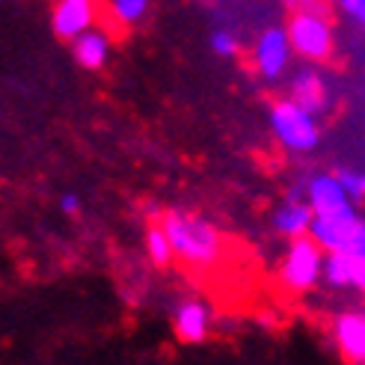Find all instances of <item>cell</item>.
<instances>
[{
	"label": "cell",
	"instance_id": "cell-1",
	"mask_svg": "<svg viewBox=\"0 0 365 365\" xmlns=\"http://www.w3.org/2000/svg\"><path fill=\"white\" fill-rule=\"evenodd\" d=\"M160 226L173 244V255L190 270H211L223 262L226 238L208 217L185 208H167L160 214Z\"/></svg>",
	"mask_w": 365,
	"mask_h": 365
},
{
	"label": "cell",
	"instance_id": "cell-2",
	"mask_svg": "<svg viewBox=\"0 0 365 365\" xmlns=\"http://www.w3.org/2000/svg\"><path fill=\"white\" fill-rule=\"evenodd\" d=\"M309 238L324 252H344V255H365V220L356 208H341L333 214H312Z\"/></svg>",
	"mask_w": 365,
	"mask_h": 365
},
{
	"label": "cell",
	"instance_id": "cell-3",
	"mask_svg": "<svg viewBox=\"0 0 365 365\" xmlns=\"http://www.w3.org/2000/svg\"><path fill=\"white\" fill-rule=\"evenodd\" d=\"M321 267H324V250L309 235H300V238L288 241L277 277L288 294H309L321 282Z\"/></svg>",
	"mask_w": 365,
	"mask_h": 365
},
{
	"label": "cell",
	"instance_id": "cell-4",
	"mask_svg": "<svg viewBox=\"0 0 365 365\" xmlns=\"http://www.w3.org/2000/svg\"><path fill=\"white\" fill-rule=\"evenodd\" d=\"M270 128L277 140L285 145L288 152H297V155H306L312 152L318 140H321V131H318V122L315 116L297 107L294 101H277L270 107Z\"/></svg>",
	"mask_w": 365,
	"mask_h": 365
},
{
	"label": "cell",
	"instance_id": "cell-5",
	"mask_svg": "<svg viewBox=\"0 0 365 365\" xmlns=\"http://www.w3.org/2000/svg\"><path fill=\"white\" fill-rule=\"evenodd\" d=\"M288 45L291 51H297L300 57L306 60H315V63H324L330 60L333 53V27L327 21V15L318 12V9H300L291 15L288 21Z\"/></svg>",
	"mask_w": 365,
	"mask_h": 365
},
{
	"label": "cell",
	"instance_id": "cell-6",
	"mask_svg": "<svg viewBox=\"0 0 365 365\" xmlns=\"http://www.w3.org/2000/svg\"><path fill=\"white\" fill-rule=\"evenodd\" d=\"M333 341L348 365H365V309H348L333 318Z\"/></svg>",
	"mask_w": 365,
	"mask_h": 365
},
{
	"label": "cell",
	"instance_id": "cell-7",
	"mask_svg": "<svg viewBox=\"0 0 365 365\" xmlns=\"http://www.w3.org/2000/svg\"><path fill=\"white\" fill-rule=\"evenodd\" d=\"M173 333L181 344H202L211 333V309L205 300H181L173 312Z\"/></svg>",
	"mask_w": 365,
	"mask_h": 365
},
{
	"label": "cell",
	"instance_id": "cell-8",
	"mask_svg": "<svg viewBox=\"0 0 365 365\" xmlns=\"http://www.w3.org/2000/svg\"><path fill=\"white\" fill-rule=\"evenodd\" d=\"M96 24V0H53L51 27L60 39L71 42L78 33Z\"/></svg>",
	"mask_w": 365,
	"mask_h": 365
},
{
	"label": "cell",
	"instance_id": "cell-9",
	"mask_svg": "<svg viewBox=\"0 0 365 365\" xmlns=\"http://www.w3.org/2000/svg\"><path fill=\"white\" fill-rule=\"evenodd\" d=\"M291 60V45L288 36L279 27H270L262 33L259 45H255V68L262 71L267 81H277Z\"/></svg>",
	"mask_w": 365,
	"mask_h": 365
},
{
	"label": "cell",
	"instance_id": "cell-10",
	"mask_svg": "<svg viewBox=\"0 0 365 365\" xmlns=\"http://www.w3.org/2000/svg\"><path fill=\"white\" fill-rule=\"evenodd\" d=\"M303 199H306V205L312 208V214H333V211H341V208L354 205L348 199V193L341 190L339 178L333 173H318V175L309 178Z\"/></svg>",
	"mask_w": 365,
	"mask_h": 365
},
{
	"label": "cell",
	"instance_id": "cell-11",
	"mask_svg": "<svg viewBox=\"0 0 365 365\" xmlns=\"http://www.w3.org/2000/svg\"><path fill=\"white\" fill-rule=\"evenodd\" d=\"M309 223H312V208L306 205V199L300 193H291L285 202L273 211V232L282 235V238H288V241L306 235Z\"/></svg>",
	"mask_w": 365,
	"mask_h": 365
},
{
	"label": "cell",
	"instance_id": "cell-12",
	"mask_svg": "<svg viewBox=\"0 0 365 365\" xmlns=\"http://www.w3.org/2000/svg\"><path fill=\"white\" fill-rule=\"evenodd\" d=\"M71 53H75L78 66H83L89 71H98L107 66V60H110V36L89 27L71 39Z\"/></svg>",
	"mask_w": 365,
	"mask_h": 365
},
{
	"label": "cell",
	"instance_id": "cell-13",
	"mask_svg": "<svg viewBox=\"0 0 365 365\" xmlns=\"http://www.w3.org/2000/svg\"><path fill=\"white\" fill-rule=\"evenodd\" d=\"M291 101H294L297 107H303V110L309 113H321L327 101H330V93H327V81L318 75V71H300V75H294V81H291Z\"/></svg>",
	"mask_w": 365,
	"mask_h": 365
},
{
	"label": "cell",
	"instance_id": "cell-14",
	"mask_svg": "<svg viewBox=\"0 0 365 365\" xmlns=\"http://www.w3.org/2000/svg\"><path fill=\"white\" fill-rule=\"evenodd\" d=\"M143 244H145V259H149L155 267H170L175 262V255H173V244L167 238V232H163L160 220H152V223H145V235H143Z\"/></svg>",
	"mask_w": 365,
	"mask_h": 365
},
{
	"label": "cell",
	"instance_id": "cell-15",
	"mask_svg": "<svg viewBox=\"0 0 365 365\" xmlns=\"http://www.w3.org/2000/svg\"><path fill=\"white\" fill-rule=\"evenodd\" d=\"M110 9L122 24H137L149 12V0H110Z\"/></svg>",
	"mask_w": 365,
	"mask_h": 365
},
{
	"label": "cell",
	"instance_id": "cell-16",
	"mask_svg": "<svg viewBox=\"0 0 365 365\" xmlns=\"http://www.w3.org/2000/svg\"><path fill=\"white\" fill-rule=\"evenodd\" d=\"M336 178H339V185H341V190L348 193V199L356 205V202H365V190H362V173H356V170H339V173H333Z\"/></svg>",
	"mask_w": 365,
	"mask_h": 365
},
{
	"label": "cell",
	"instance_id": "cell-17",
	"mask_svg": "<svg viewBox=\"0 0 365 365\" xmlns=\"http://www.w3.org/2000/svg\"><path fill=\"white\" fill-rule=\"evenodd\" d=\"M348 288L365 294V255H348Z\"/></svg>",
	"mask_w": 365,
	"mask_h": 365
},
{
	"label": "cell",
	"instance_id": "cell-18",
	"mask_svg": "<svg viewBox=\"0 0 365 365\" xmlns=\"http://www.w3.org/2000/svg\"><path fill=\"white\" fill-rule=\"evenodd\" d=\"M211 48L220 53V57H235V53H238V39H235L229 30H217L211 39Z\"/></svg>",
	"mask_w": 365,
	"mask_h": 365
},
{
	"label": "cell",
	"instance_id": "cell-19",
	"mask_svg": "<svg viewBox=\"0 0 365 365\" xmlns=\"http://www.w3.org/2000/svg\"><path fill=\"white\" fill-rule=\"evenodd\" d=\"M339 4H341V9L348 12L356 24L365 27V0H339Z\"/></svg>",
	"mask_w": 365,
	"mask_h": 365
},
{
	"label": "cell",
	"instance_id": "cell-20",
	"mask_svg": "<svg viewBox=\"0 0 365 365\" xmlns=\"http://www.w3.org/2000/svg\"><path fill=\"white\" fill-rule=\"evenodd\" d=\"M81 208H83V202H81V196H78V193H66V196L60 199V211H63L66 217H78Z\"/></svg>",
	"mask_w": 365,
	"mask_h": 365
},
{
	"label": "cell",
	"instance_id": "cell-21",
	"mask_svg": "<svg viewBox=\"0 0 365 365\" xmlns=\"http://www.w3.org/2000/svg\"><path fill=\"white\" fill-rule=\"evenodd\" d=\"M362 190H365V173H362Z\"/></svg>",
	"mask_w": 365,
	"mask_h": 365
}]
</instances>
